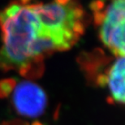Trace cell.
I'll list each match as a JSON object with an SVG mask.
<instances>
[{"instance_id":"1","label":"cell","mask_w":125,"mask_h":125,"mask_svg":"<svg viewBox=\"0 0 125 125\" xmlns=\"http://www.w3.org/2000/svg\"><path fill=\"white\" fill-rule=\"evenodd\" d=\"M29 1L15 0L0 11V69L36 79L43 73L45 59L54 52Z\"/></svg>"},{"instance_id":"2","label":"cell","mask_w":125,"mask_h":125,"mask_svg":"<svg viewBox=\"0 0 125 125\" xmlns=\"http://www.w3.org/2000/svg\"><path fill=\"white\" fill-rule=\"evenodd\" d=\"M37 15L57 52L71 49L84 33L86 12L78 0L34 3Z\"/></svg>"},{"instance_id":"3","label":"cell","mask_w":125,"mask_h":125,"mask_svg":"<svg viewBox=\"0 0 125 125\" xmlns=\"http://www.w3.org/2000/svg\"><path fill=\"white\" fill-rule=\"evenodd\" d=\"M90 9L102 44L115 57H124L125 0H94Z\"/></svg>"},{"instance_id":"4","label":"cell","mask_w":125,"mask_h":125,"mask_svg":"<svg viewBox=\"0 0 125 125\" xmlns=\"http://www.w3.org/2000/svg\"><path fill=\"white\" fill-rule=\"evenodd\" d=\"M12 102L20 115L34 118L44 112L47 97L38 84L30 81H24L15 86Z\"/></svg>"},{"instance_id":"5","label":"cell","mask_w":125,"mask_h":125,"mask_svg":"<svg viewBox=\"0 0 125 125\" xmlns=\"http://www.w3.org/2000/svg\"><path fill=\"white\" fill-rule=\"evenodd\" d=\"M124 57H115L107 68L103 87L108 89L111 103H124Z\"/></svg>"},{"instance_id":"6","label":"cell","mask_w":125,"mask_h":125,"mask_svg":"<svg viewBox=\"0 0 125 125\" xmlns=\"http://www.w3.org/2000/svg\"><path fill=\"white\" fill-rule=\"evenodd\" d=\"M16 86L14 79H6L0 81V97H6L12 93Z\"/></svg>"},{"instance_id":"7","label":"cell","mask_w":125,"mask_h":125,"mask_svg":"<svg viewBox=\"0 0 125 125\" xmlns=\"http://www.w3.org/2000/svg\"><path fill=\"white\" fill-rule=\"evenodd\" d=\"M2 125H29V124L21 120H16V121L7 122V123H5ZM32 125H42V124L41 123H39V122H35V123H33Z\"/></svg>"}]
</instances>
